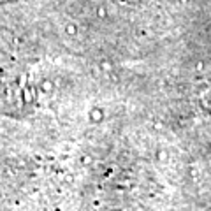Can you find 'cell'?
I'll return each mask as SVG.
<instances>
[{
    "instance_id": "obj_1",
    "label": "cell",
    "mask_w": 211,
    "mask_h": 211,
    "mask_svg": "<svg viewBox=\"0 0 211 211\" xmlns=\"http://www.w3.org/2000/svg\"><path fill=\"white\" fill-rule=\"evenodd\" d=\"M42 90H46V92H51V90H53V85H51L50 81H44V83H42Z\"/></svg>"
},
{
    "instance_id": "obj_2",
    "label": "cell",
    "mask_w": 211,
    "mask_h": 211,
    "mask_svg": "<svg viewBox=\"0 0 211 211\" xmlns=\"http://www.w3.org/2000/svg\"><path fill=\"white\" fill-rule=\"evenodd\" d=\"M100 113H102V111H100V109H93V111H92V116H93L95 120H99V118L102 116V114H100Z\"/></svg>"
},
{
    "instance_id": "obj_3",
    "label": "cell",
    "mask_w": 211,
    "mask_h": 211,
    "mask_svg": "<svg viewBox=\"0 0 211 211\" xmlns=\"http://www.w3.org/2000/svg\"><path fill=\"white\" fill-rule=\"evenodd\" d=\"M67 32H71V34H74V32H76V30H74V27H72V25H71V27H67Z\"/></svg>"
}]
</instances>
